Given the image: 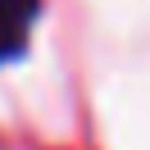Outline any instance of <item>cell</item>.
<instances>
[{
	"label": "cell",
	"instance_id": "1",
	"mask_svg": "<svg viewBox=\"0 0 150 150\" xmlns=\"http://www.w3.org/2000/svg\"><path fill=\"white\" fill-rule=\"evenodd\" d=\"M41 0H0V59H14L32 37Z\"/></svg>",
	"mask_w": 150,
	"mask_h": 150
}]
</instances>
